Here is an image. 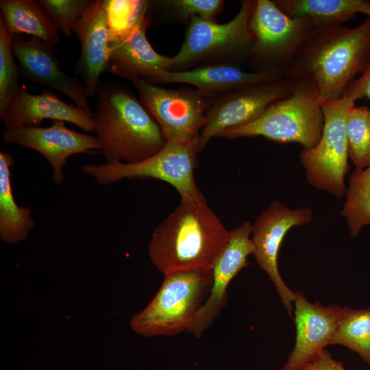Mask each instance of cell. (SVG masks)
<instances>
[{"mask_svg":"<svg viewBox=\"0 0 370 370\" xmlns=\"http://www.w3.org/2000/svg\"><path fill=\"white\" fill-rule=\"evenodd\" d=\"M1 19L11 35L26 34L53 47L60 41L58 30L38 1L1 0Z\"/></svg>","mask_w":370,"mask_h":370,"instance_id":"7402d4cb","label":"cell"},{"mask_svg":"<svg viewBox=\"0 0 370 370\" xmlns=\"http://www.w3.org/2000/svg\"><path fill=\"white\" fill-rule=\"evenodd\" d=\"M294 82L292 92L271 103L256 120L225 130L218 136L228 139L262 136L280 143H297L303 149L314 147L323 128L321 102L312 84Z\"/></svg>","mask_w":370,"mask_h":370,"instance_id":"5b68a950","label":"cell"},{"mask_svg":"<svg viewBox=\"0 0 370 370\" xmlns=\"http://www.w3.org/2000/svg\"><path fill=\"white\" fill-rule=\"evenodd\" d=\"M349 158L356 169L370 166V116L367 106H352L346 121Z\"/></svg>","mask_w":370,"mask_h":370,"instance_id":"d4e9b609","label":"cell"},{"mask_svg":"<svg viewBox=\"0 0 370 370\" xmlns=\"http://www.w3.org/2000/svg\"><path fill=\"white\" fill-rule=\"evenodd\" d=\"M132 82L166 141L182 144L198 142L208 110L209 96L198 90L164 88L140 77Z\"/></svg>","mask_w":370,"mask_h":370,"instance_id":"30bf717a","label":"cell"},{"mask_svg":"<svg viewBox=\"0 0 370 370\" xmlns=\"http://www.w3.org/2000/svg\"><path fill=\"white\" fill-rule=\"evenodd\" d=\"M292 17L310 19L315 27L342 25L364 14L370 18V1L367 0H274Z\"/></svg>","mask_w":370,"mask_h":370,"instance_id":"603a6c76","label":"cell"},{"mask_svg":"<svg viewBox=\"0 0 370 370\" xmlns=\"http://www.w3.org/2000/svg\"><path fill=\"white\" fill-rule=\"evenodd\" d=\"M251 225L245 221L230 230L228 240L212 267L209 294L187 331L197 338L202 336L225 306L230 282L248 265V256L254 254V246L250 238Z\"/></svg>","mask_w":370,"mask_h":370,"instance_id":"5bb4252c","label":"cell"},{"mask_svg":"<svg viewBox=\"0 0 370 370\" xmlns=\"http://www.w3.org/2000/svg\"><path fill=\"white\" fill-rule=\"evenodd\" d=\"M301 370H347L341 361L334 359L331 354L323 349L319 352Z\"/></svg>","mask_w":370,"mask_h":370,"instance_id":"f1b7e54d","label":"cell"},{"mask_svg":"<svg viewBox=\"0 0 370 370\" xmlns=\"http://www.w3.org/2000/svg\"><path fill=\"white\" fill-rule=\"evenodd\" d=\"M14 160L7 152H0V238L10 244L25 240L36 222L32 210L19 206L12 186V168Z\"/></svg>","mask_w":370,"mask_h":370,"instance_id":"44dd1931","label":"cell"},{"mask_svg":"<svg viewBox=\"0 0 370 370\" xmlns=\"http://www.w3.org/2000/svg\"><path fill=\"white\" fill-rule=\"evenodd\" d=\"M341 307L310 302L295 292L293 312L296 327L295 343L282 370H301L319 352L332 345Z\"/></svg>","mask_w":370,"mask_h":370,"instance_id":"2e32d148","label":"cell"},{"mask_svg":"<svg viewBox=\"0 0 370 370\" xmlns=\"http://www.w3.org/2000/svg\"><path fill=\"white\" fill-rule=\"evenodd\" d=\"M294 86L293 80L285 77L245 86L218 97L206 112L197 143L199 151L223 131L256 120L271 103L288 97Z\"/></svg>","mask_w":370,"mask_h":370,"instance_id":"7c38bea8","label":"cell"},{"mask_svg":"<svg viewBox=\"0 0 370 370\" xmlns=\"http://www.w3.org/2000/svg\"><path fill=\"white\" fill-rule=\"evenodd\" d=\"M198 142L182 144L167 141L153 156L134 163H103L82 166L84 174L99 184L108 185L123 179H154L173 186L181 199L203 195L195 179Z\"/></svg>","mask_w":370,"mask_h":370,"instance_id":"ba28073f","label":"cell"},{"mask_svg":"<svg viewBox=\"0 0 370 370\" xmlns=\"http://www.w3.org/2000/svg\"><path fill=\"white\" fill-rule=\"evenodd\" d=\"M11 35L0 18V114L16 97L20 77L18 64L14 60Z\"/></svg>","mask_w":370,"mask_h":370,"instance_id":"484cf974","label":"cell"},{"mask_svg":"<svg viewBox=\"0 0 370 370\" xmlns=\"http://www.w3.org/2000/svg\"><path fill=\"white\" fill-rule=\"evenodd\" d=\"M332 345L347 347L370 366V308H341Z\"/></svg>","mask_w":370,"mask_h":370,"instance_id":"cb8c5ba5","label":"cell"},{"mask_svg":"<svg viewBox=\"0 0 370 370\" xmlns=\"http://www.w3.org/2000/svg\"><path fill=\"white\" fill-rule=\"evenodd\" d=\"M58 32L66 36L72 35L73 28L82 17L90 1L39 0Z\"/></svg>","mask_w":370,"mask_h":370,"instance_id":"4316f807","label":"cell"},{"mask_svg":"<svg viewBox=\"0 0 370 370\" xmlns=\"http://www.w3.org/2000/svg\"><path fill=\"white\" fill-rule=\"evenodd\" d=\"M284 78V69L248 72L231 63H217L200 66L190 70L164 71L149 83L188 84L211 97L219 93L224 95L250 85L278 81Z\"/></svg>","mask_w":370,"mask_h":370,"instance_id":"d6986e66","label":"cell"},{"mask_svg":"<svg viewBox=\"0 0 370 370\" xmlns=\"http://www.w3.org/2000/svg\"><path fill=\"white\" fill-rule=\"evenodd\" d=\"M92 118L106 163L143 160L159 151L167 142L144 105L119 86H108L99 91Z\"/></svg>","mask_w":370,"mask_h":370,"instance_id":"3957f363","label":"cell"},{"mask_svg":"<svg viewBox=\"0 0 370 370\" xmlns=\"http://www.w3.org/2000/svg\"><path fill=\"white\" fill-rule=\"evenodd\" d=\"M212 280V269L185 270L164 275L153 299L131 318V328L145 337L172 336L187 332L207 299Z\"/></svg>","mask_w":370,"mask_h":370,"instance_id":"277c9868","label":"cell"},{"mask_svg":"<svg viewBox=\"0 0 370 370\" xmlns=\"http://www.w3.org/2000/svg\"><path fill=\"white\" fill-rule=\"evenodd\" d=\"M256 2L242 1L236 16L223 24L193 16L180 49L172 57L170 71H181L206 60L230 62L251 58L253 39L249 24Z\"/></svg>","mask_w":370,"mask_h":370,"instance_id":"52a82bcc","label":"cell"},{"mask_svg":"<svg viewBox=\"0 0 370 370\" xmlns=\"http://www.w3.org/2000/svg\"><path fill=\"white\" fill-rule=\"evenodd\" d=\"M313 212L308 207L290 209L273 201L251 225L254 256L258 266L273 284L283 306L290 316L293 312L295 292L283 281L278 268V255L286 233L293 227L310 223Z\"/></svg>","mask_w":370,"mask_h":370,"instance_id":"8fae6325","label":"cell"},{"mask_svg":"<svg viewBox=\"0 0 370 370\" xmlns=\"http://www.w3.org/2000/svg\"><path fill=\"white\" fill-rule=\"evenodd\" d=\"M12 51L21 78L60 91L92 116L82 82L61 70L52 46L35 37L12 35Z\"/></svg>","mask_w":370,"mask_h":370,"instance_id":"9a60e30c","label":"cell"},{"mask_svg":"<svg viewBox=\"0 0 370 370\" xmlns=\"http://www.w3.org/2000/svg\"><path fill=\"white\" fill-rule=\"evenodd\" d=\"M356 101L345 92L338 99L321 103L324 124L320 140L314 147L303 149L299 153L310 184L338 199L347 191L345 177L349 165L346 121Z\"/></svg>","mask_w":370,"mask_h":370,"instance_id":"8992f818","label":"cell"},{"mask_svg":"<svg viewBox=\"0 0 370 370\" xmlns=\"http://www.w3.org/2000/svg\"><path fill=\"white\" fill-rule=\"evenodd\" d=\"M230 236L204 195L182 199L153 232L149 255L163 275L180 271L212 269Z\"/></svg>","mask_w":370,"mask_h":370,"instance_id":"7a4b0ae2","label":"cell"},{"mask_svg":"<svg viewBox=\"0 0 370 370\" xmlns=\"http://www.w3.org/2000/svg\"><path fill=\"white\" fill-rule=\"evenodd\" d=\"M80 43L78 71L88 97L98 88L110 58V29L106 1H90L73 28Z\"/></svg>","mask_w":370,"mask_h":370,"instance_id":"ac0fdd59","label":"cell"},{"mask_svg":"<svg viewBox=\"0 0 370 370\" xmlns=\"http://www.w3.org/2000/svg\"><path fill=\"white\" fill-rule=\"evenodd\" d=\"M0 119L5 129L38 126L44 119H51L73 123L86 132H94L91 114L65 102L48 89L40 94H32L20 87L15 99L0 114Z\"/></svg>","mask_w":370,"mask_h":370,"instance_id":"ffe728a7","label":"cell"},{"mask_svg":"<svg viewBox=\"0 0 370 370\" xmlns=\"http://www.w3.org/2000/svg\"><path fill=\"white\" fill-rule=\"evenodd\" d=\"M346 92L356 100L364 97L370 100V60L360 76L349 86Z\"/></svg>","mask_w":370,"mask_h":370,"instance_id":"f546056e","label":"cell"},{"mask_svg":"<svg viewBox=\"0 0 370 370\" xmlns=\"http://www.w3.org/2000/svg\"><path fill=\"white\" fill-rule=\"evenodd\" d=\"M162 2L184 19H190L193 16L212 19L220 12L223 4L221 0H171Z\"/></svg>","mask_w":370,"mask_h":370,"instance_id":"83f0119b","label":"cell"},{"mask_svg":"<svg viewBox=\"0 0 370 370\" xmlns=\"http://www.w3.org/2000/svg\"><path fill=\"white\" fill-rule=\"evenodd\" d=\"M370 60V18L354 27H315L292 62L285 77L312 84L321 103L342 97Z\"/></svg>","mask_w":370,"mask_h":370,"instance_id":"6da1fadb","label":"cell"},{"mask_svg":"<svg viewBox=\"0 0 370 370\" xmlns=\"http://www.w3.org/2000/svg\"><path fill=\"white\" fill-rule=\"evenodd\" d=\"M5 143H14L33 149L49 163L53 182L61 184L64 180L66 161L77 153H94L101 147L95 136L79 133L68 128L62 121L54 120L46 127L22 126L5 129L2 134Z\"/></svg>","mask_w":370,"mask_h":370,"instance_id":"4fadbf2b","label":"cell"},{"mask_svg":"<svg viewBox=\"0 0 370 370\" xmlns=\"http://www.w3.org/2000/svg\"><path fill=\"white\" fill-rule=\"evenodd\" d=\"M249 27L256 71L285 69L315 27L310 19L290 16L270 0L256 1Z\"/></svg>","mask_w":370,"mask_h":370,"instance_id":"9c48e42d","label":"cell"},{"mask_svg":"<svg viewBox=\"0 0 370 370\" xmlns=\"http://www.w3.org/2000/svg\"><path fill=\"white\" fill-rule=\"evenodd\" d=\"M148 25L146 12L130 30L111 38L106 71L131 81L140 77L151 82L162 71L171 70L172 58L158 53L149 43Z\"/></svg>","mask_w":370,"mask_h":370,"instance_id":"e0dca14e","label":"cell"}]
</instances>
